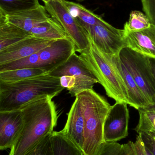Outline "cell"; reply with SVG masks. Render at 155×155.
<instances>
[{
    "mask_svg": "<svg viewBox=\"0 0 155 155\" xmlns=\"http://www.w3.org/2000/svg\"><path fill=\"white\" fill-rule=\"evenodd\" d=\"M51 97H43L25 104L20 108L23 127L9 155H22L49 134L57 124L56 106Z\"/></svg>",
    "mask_w": 155,
    "mask_h": 155,
    "instance_id": "1",
    "label": "cell"
},
{
    "mask_svg": "<svg viewBox=\"0 0 155 155\" xmlns=\"http://www.w3.org/2000/svg\"><path fill=\"white\" fill-rule=\"evenodd\" d=\"M64 88L60 78L47 73L15 83L0 82V112L19 110L25 104L41 97L53 98Z\"/></svg>",
    "mask_w": 155,
    "mask_h": 155,
    "instance_id": "2",
    "label": "cell"
},
{
    "mask_svg": "<svg viewBox=\"0 0 155 155\" xmlns=\"http://www.w3.org/2000/svg\"><path fill=\"white\" fill-rule=\"evenodd\" d=\"M89 37V46L80 52V56L98 79L109 97L116 102L130 104L128 90L113 56L100 51Z\"/></svg>",
    "mask_w": 155,
    "mask_h": 155,
    "instance_id": "3",
    "label": "cell"
},
{
    "mask_svg": "<svg viewBox=\"0 0 155 155\" xmlns=\"http://www.w3.org/2000/svg\"><path fill=\"white\" fill-rule=\"evenodd\" d=\"M79 98L85 118V155H94L104 142L103 126L111 106L93 89L83 91Z\"/></svg>",
    "mask_w": 155,
    "mask_h": 155,
    "instance_id": "4",
    "label": "cell"
},
{
    "mask_svg": "<svg viewBox=\"0 0 155 155\" xmlns=\"http://www.w3.org/2000/svg\"><path fill=\"white\" fill-rule=\"evenodd\" d=\"M75 51L69 37L55 40L49 46L30 56L2 65L3 71L22 68H39L46 73L53 71L66 61Z\"/></svg>",
    "mask_w": 155,
    "mask_h": 155,
    "instance_id": "5",
    "label": "cell"
},
{
    "mask_svg": "<svg viewBox=\"0 0 155 155\" xmlns=\"http://www.w3.org/2000/svg\"><path fill=\"white\" fill-rule=\"evenodd\" d=\"M119 56L147 98L155 106V78L149 58L127 47L121 51Z\"/></svg>",
    "mask_w": 155,
    "mask_h": 155,
    "instance_id": "6",
    "label": "cell"
},
{
    "mask_svg": "<svg viewBox=\"0 0 155 155\" xmlns=\"http://www.w3.org/2000/svg\"><path fill=\"white\" fill-rule=\"evenodd\" d=\"M45 7L52 17L62 26L67 36L72 41L76 52L80 53L89 46L86 30L77 18L71 15L63 0H52L45 3Z\"/></svg>",
    "mask_w": 155,
    "mask_h": 155,
    "instance_id": "7",
    "label": "cell"
},
{
    "mask_svg": "<svg viewBox=\"0 0 155 155\" xmlns=\"http://www.w3.org/2000/svg\"><path fill=\"white\" fill-rule=\"evenodd\" d=\"M48 74L53 77L60 78L66 75L74 76L76 83L69 94L76 97L85 90L93 89L95 84L99 83L98 79L91 72L80 55L76 52L72 54L68 60Z\"/></svg>",
    "mask_w": 155,
    "mask_h": 155,
    "instance_id": "8",
    "label": "cell"
},
{
    "mask_svg": "<svg viewBox=\"0 0 155 155\" xmlns=\"http://www.w3.org/2000/svg\"><path fill=\"white\" fill-rule=\"evenodd\" d=\"M97 48L111 56L119 55L126 47L124 30L115 28L107 22L84 27Z\"/></svg>",
    "mask_w": 155,
    "mask_h": 155,
    "instance_id": "9",
    "label": "cell"
},
{
    "mask_svg": "<svg viewBox=\"0 0 155 155\" xmlns=\"http://www.w3.org/2000/svg\"><path fill=\"white\" fill-rule=\"evenodd\" d=\"M129 117L127 104L116 102L111 106L104 124V142L116 143L127 137Z\"/></svg>",
    "mask_w": 155,
    "mask_h": 155,
    "instance_id": "10",
    "label": "cell"
},
{
    "mask_svg": "<svg viewBox=\"0 0 155 155\" xmlns=\"http://www.w3.org/2000/svg\"><path fill=\"white\" fill-rule=\"evenodd\" d=\"M54 41L31 35L0 51V65L30 56L49 46Z\"/></svg>",
    "mask_w": 155,
    "mask_h": 155,
    "instance_id": "11",
    "label": "cell"
},
{
    "mask_svg": "<svg viewBox=\"0 0 155 155\" xmlns=\"http://www.w3.org/2000/svg\"><path fill=\"white\" fill-rule=\"evenodd\" d=\"M21 110L0 112V149L10 148L15 143L23 127Z\"/></svg>",
    "mask_w": 155,
    "mask_h": 155,
    "instance_id": "12",
    "label": "cell"
},
{
    "mask_svg": "<svg viewBox=\"0 0 155 155\" xmlns=\"http://www.w3.org/2000/svg\"><path fill=\"white\" fill-rule=\"evenodd\" d=\"M84 129L83 113L79 98L76 97L75 100L67 114L66 124L62 131L83 151L84 143Z\"/></svg>",
    "mask_w": 155,
    "mask_h": 155,
    "instance_id": "13",
    "label": "cell"
},
{
    "mask_svg": "<svg viewBox=\"0 0 155 155\" xmlns=\"http://www.w3.org/2000/svg\"><path fill=\"white\" fill-rule=\"evenodd\" d=\"M0 13L5 15L8 22L29 33L35 26L50 18L45 6L41 5L32 9L14 13L4 14Z\"/></svg>",
    "mask_w": 155,
    "mask_h": 155,
    "instance_id": "14",
    "label": "cell"
},
{
    "mask_svg": "<svg viewBox=\"0 0 155 155\" xmlns=\"http://www.w3.org/2000/svg\"><path fill=\"white\" fill-rule=\"evenodd\" d=\"M113 57L114 61L126 84L130 102L129 105L137 110L140 108L153 106L147 98L131 73L122 62L119 55L113 56Z\"/></svg>",
    "mask_w": 155,
    "mask_h": 155,
    "instance_id": "15",
    "label": "cell"
},
{
    "mask_svg": "<svg viewBox=\"0 0 155 155\" xmlns=\"http://www.w3.org/2000/svg\"><path fill=\"white\" fill-rule=\"evenodd\" d=\"M124 30L126 47L146 57L155 59V39L147 30L137 31Z\"/></svg>",
    "mask_w": 155,
    "mask_h": 155,
    "instance_id": "16",
    "label": "cell"
},
{
    "mask_svg": "<svg viewBox=\"0 0 155 155\" xmlns=\"http://www.w3.org/2000/svg\"><path fill=\"white\" fill-rule=\"evenodd\" d=\"M31 35L30 33L8 22L0 13V51Z\"/></svg>",
    "mask_w": 155,
    "mask_h": 155,
    "instance_id": "17",
    "label": "cell"
},
{
    "mask_svg": "<svg viewBox=\"0 0 155 155\" xmlns=\"http://www.w3.org/2000/svg\"><path fill=\"white\" fill-rule=\"evenodd\" d=\"M30 33L35 37L53 40L68 37L62 26L52 17L35 26Z\"/></svg>",
    "mask_w": 155,
    "mask_h": 155,
    "instance_id": "18",
    "label": "cell"
},
{
    "mask_svg": "<svg viewBox=\"0 0 155 155\" xmlns=\"http://www.w3.org/2000/svg\"><path fill=\"white\" fill-rule=\"evenodd\" d=\"M52 155H85L83 150L69 139L62 131L52 134Z\"/></svg>",
    "mask_w": 155,
    "mask_h": 155,
    "instance_id": "19",
    "label": "cell"
},
{
    "mask_svg": "<svg viewBox=\"0 0 155 155\" xmlns=\"http://www.w3.org/2000/svg\"><path fill=\"white\" fill-rule=\"evenodd\" d=\"M46 73L39 68H22L0 72V82L15 83Z\"/></svg>",
    "mask_w": 155,
    "mask_h": 155,
    "instance_id": "20",
    "label": "cell"
},
{
    "mask_svg": "<svg viewBox=\"0 0 155 155\" xmlns=\"http://www.w3.org/2000/svg\"><path fill=\"white\" fill-rule=\"evenodd\" d=\"M94 155H137L134 143L129 141L126 144L104 142L98 147Z\"/></svg>",
    "mask_w": 155,
    "mask_h": 155,
    "instance_id": "21",
    "label": "cell"
},
{
    "mask_svg": "<svg viewBox=\"0 0 155 155\" xmlns=\"http://www.w3.org/2000/svg\"><path fill=\"white\" fill-rule=\"evenodd\" d=\"M139 122L135 130L142 133L155 134V106L138 109Z\"/></svg>",
    "mask_w": 155,
    "mask_h": 155,
    "instance_id": "22",
    "label": "cell"
},
{
    "mask_svg": "<svg viewBox=\"0 0 155 155\" xmlns=\"http://www.w3.org/2000/svg\"><path fill=\"white\" fill-rule=\"evenodd\" d=\"M38 0H0V12L4 14L29 10L40 5Z\"/></svg>",
    "mask_w": 155,
    "mask_h": 155,
    "instance_id": "23",
    "label": "cell"
},
{
    "mask_svg": "<svg viewBox=\"0 0 155 155\" xmlns=\"http://www.w3.org/2000/svg\"><path fill=\"white\" fill-rule=\"evenodd\" d=\"M152 25L146 15L139 11H133L129 20L125 24L124 29L130 31H137L147 30Z\"/></svg>",
    "mask_w": 155,
    "mask_h": 155,
    "instance_id": "24",
    "label": "cell"
},
{
    "mask_svg": "<svg viewBox=\"0 0 155 155\" xmlns=\"http://www.w3.org/2000/svg\"><path fill=\"white\" fill-rule=\"evenodd\" d=\"M76 18L84 27L93 26L103 23L105 21L102 17L94 13L92 11L86 9L81 4Z\"/></svg>",
    "mask_w": 155,
    "mask_h": 155,
    "instance_id": "25",
    "label": "cell"
},
{
    "mask_svg": "<svg viewBox=\"0 0 155 155\" xmlns=\"http://www.w3.org/2000/svg\"><path fill=\"white\" fill-rule=\"evenodd\" d=\"M52 134L46 136L36 145L22 155H52Z\"/></svg>",
    "mask_w": 155,
    "mask_h": 155,
    "instance_id": "26",
    "label": "cell"
},
{
    "mask_svg": "<svg viewBox=\"0 0 155 155\" xmlns=\"http://www.w3.org/2000/svg\"><path fill=\"white\" fill-rule=\"evenodd\" d=\"M138 134L141 135L147 152L152 155H155V134L142 133Z\"/></svg>",
    "mask_w": 155,
    "mask_h": 155,
    "instance_id": "27",
    "label": "cell"
},
{
    "mask_svg": "<svg viewBox=\"0 0 155 155\" xmlns=\"http://www.w3.org/2000/svg\"><path fill=\"white\" fill-rule=\"evenodd\" d=\"M143 9L152 25L155 26V0H141Z\"/></svg>",
    "mask_w": 155,
    "mask_h": 155,
    "instance_id": "28",
    "label": "cell"
},
{
    "mask_svg": "<svg viewBox=\"0 0 155 155\" xmlns=\"http://www.w3.org/2000/svg\"><path fill=\"white\" fill-rule=\"evenodd\" d=\"M61 85L66 88L68 91H71L75 84V78L74 76L66 75L60 78Z\"/></svg>",
    "mask_w": 155,
    "mask_h": 155,
    "instance_id": "29",
    "label": "cell"
},
{
    "mask_svg": "<svg viewBox=\"0 0 155 155\" xmlns=\"http://www.w3.org/2000/svg\"><path fill=\"white\" fill-rule=\"evenodd\" d=\"M134 145L137 155H147L141 135L137 136Z\"/></svg>",
    "mask_w": 155,
    "mask_h": 155,
    "instance_id": "30",
    "label": "cell"
},
{
    "mask_svg": "<svg viewBox=\"0 0 155 155\" xmlns=\"http://www.w3.org/2000/svg\"><path fill=\"white\" fill-rule=\"evenodd\" d=\"M149 60L150 66L152 69V72H153V75L155 78V58H149Z\"/></svg>",
    "mask_w": 155,
    "mask_h": 155,
    "instance_id": "31",
    "label": "cell"
},
{
    "mask_svg": "<svg viewBox=\"0 0 155 155\" xmlns=\"http://www.w3.org/2000/svg\"><path fill=\"white\" fill-rule=\"evenodd\" d=\"M147 31L149 34L153 36L155 39V26L154 25H151V27L149 29H147Z\"/></svg>",
    "mask_w": 155,
    "mask_h": 155,
    "instance_id": "32",
    "label": "cell"
},
{
    "mask_svg": "<svg viewBox=\"0 0 155 155\" xmlns=\"http://www.w3.org/2000/svg\"><path fill=\"white\" fill-rule=\"evenodd\" d=\"M42 1L44 2L45 3H46L49 2L50 1H52V0H42Z\"/></svg>",
    "mask_w": 155,
    "mask_h": 155,
    "instance_id": "33",
    "label": "cell"
},
{
    "mask_svg": "<svg viewBox=\"0 0 155 155\" xmlns=\"http://www.w3.org/2000/svg\"><path fill=\"white\" fill-rule=\"evenodd\" d=\"M76 1L79 2H83V1H85V0H76Z\"/></svg>",
    "mask_w": 155,
    "mask_h": 155,
    "instance_id": "34",
    "label": "cell"
},
{
    "mask_svg": "<svg viewBox=\"0 0 155 155\" xmlns=\"http://www.w3.org/2000/svg\"><path fill=\"white\" fill-rule=\"evenodd\" d=\"M147 155H151V154H150V153H147Z\"/></svg>",
    "mask_w": 155,
    "mask_h": 155,
    "instance_id": "35",
    "label": "cell"
}]
</instances>
